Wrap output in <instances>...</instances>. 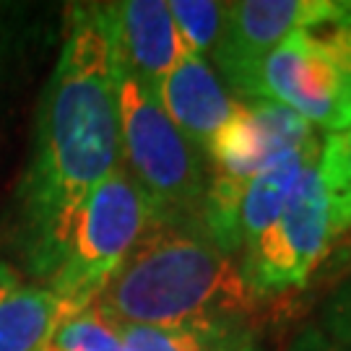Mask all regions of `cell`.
Listing matches in <instances>:
<instances>
[{
	"label": "cell",
	"instance_id": "11",
	"mask_svg": "<svg viewBox=\"0 0 351 351\" xmlns=\"http://www.w3.org/2000/svg\"><path fill=\"white\" fill-rule=\"evenodd\" d=\"M60 323L63 304L50 289L29 287L0 263V351H42Z\"/></svg>",
	"mask_w": 351,
	"mask_h": 351
},
{
	"label": "cell",
	"instance_id": "19",
	"mask_svg": "<svg viewBox=\"0 0 351 351\" xmlns=\"http://www.w3.org/2000/svg\"><path fill=\"white\" fill-rule=\"evenodd\" d=\"M216 351H261V343H258L252 330L242 328L237 336H232V339L226 341V343H221Z\"/></svg>",
	"mask_w": 351,
	"mask_h": 351
},
{
	"label": "cell",
	"instance_id": "12",
	"mask_svg": "<svg viewBox=\"0 0 351 351\" xmlns=\"http://www.w3.org/2000/svg\"><path fill=\"white\" fill-rule=\"evenodd\" d=\"M320 159V141L313 136L302 146L291 149L281 159L268 164L255 177L247 180L242 203H239V234H242V250L263 234L268 226L284 213L287 203L291 201L294 190L300 185L307 167Z\"/></svg>",
	"mask_w": 351,
	"mask_h": 351
},
{
	"label": "cell",
	"instance_id": "17",
	"mask_svg": "<svg viewBox=\"0 0 351 351\" xmlns=\"http://www.w3.org/2000/svg\"><path fill=\"white\" fill-rule=\"evenodd\" d=\"M320 333L341 351H351V276L328 294L320 310Z\"/></svg>",
	"mask_w": 351,
	"mask_h": 351
},
{
	"label": "cell",
	"instance_id": "16",
	"mask_svg": "<svg viewBox=\"0 0 351 351\" xmlns=\"http://www.w3.org/2000/svg\"><path fill=\"white\" fill-rule=\"evenodd\" d=\"M42 351H125V346L112 323L97 307H88L55 328Z\"/></svg>",
	"mask_w": 351,
	"mask_h": 351
},
{
	"label": "cell",
	"instance_id": "8",
	"mask_svg": "<svg viewBox=\"0 0 351 351\" xmlns=\"http://www.w3.org/2000/svg\"><path fill=\"white\" fill-rule=\"evenodd\" d=\"M313 136V125L284 104L239 99L224 128L208 143L206 156L213 164V172L250 180Z\"/></svg>",
	"mask_w": 351,
	"mask_h": 351
},
{
	"label": "cell",
	"instance_id": "10",
	"mask_svg": "<svg viewBox=\"0 0 351 351\" xmlns=\"http://www.w3.org/2000/svg\"><path fill=\"white\" fill-rule=\"evenodd\" d=\"M156 97L177 130L203 156L234 110V99L226 94L219 73H213L211 65L185 47L156 86Z\"/></svg>",
	"mask_w": 351,
	"mask_h": 351
},
{
	"label": "cell",
	"instance_id": "14",
	"mask_svg": "<svg viewBox=\"0 0 351 351\" xmlns=\"http://www.w3.org/2000/svg\"><path fill=\"white\" fill-rule=\"evenodd\" d=\"M317 177L326 193L333 237L339 239L351 229V128L328 133L320 141Z\"/></svg>",
	"mask_w": 351,
	"mask_h": 351
},
{
	"label": "cell",
	"instance_id": "2",
	"mask_svg": "<svg viewBox=\"0 0 351 351\" xmlns=\"http://www.w3.org/2000/svg\"><path fill=\"white\" fill-rule=\"evenodd\" d=\"M252 291L198 219L151 221L91 307L128 326L245 323Z\"/></svg>",
	"mask_w": 351,
	"mask_h": 351
},
{
	"label": "cell",
	"instance_id": "3",
	"mask_svg": "<svg viewBox=\"0 0 351 351\" xmlns=\"http://www.w3.org/2000/svg\"><path fill=\"white\" fill-rule=\"evenodd\" d=\"M114 75L120 156L149 201L151 221L198 219L208 185L203 154L177 130L154 88L120 71Z\"/></svg>",
	"mask_w": 351,
	"mask_h": 351
},
{
	"label": "cell",
	"instance_id": "6",
	"mask_svg": "<svg viewBox=\"0 0 351 351\" xmlns=\"http://www.w3.org/2000/svg\"><path fill=\"white\" fill-rule=\"evenodd\" d=\"M333 239L330 211L315 162L302 175L284 213L239 252V274L255 300L302 289L328 258Z\"/></svg>",
	"mask_w": 351,
	"mask_h": 351
},
{
	"label": "cell",
	"instance_id": "5",
	"mask_svg": "<svg viewBox=\"0 0 351 351\" xmlns=\"http://www.w3.org/2000/svg\"><path fill=\"white\" fill-rule=\"evenodd\" d=\"M149 224V201L120 164L78 206L47 278V289L63 304L65 320L86 313L97 302Z\"/></svg>",
	"mask_w": 351,
	"mask_h": 351
},
{
	"label": "cell",
	"instance_id": "7",
	"mask_svg": "<svg viewBox=\"0 0 351 351\" xmlns=\"http://www.w3.org/2000/svg\"><path fill=\"white\" fill-rule=\"evenodd\" d=\"M336 0H242L226 5L224 26L213 47V63L242 99L252 75L278 45L302 26L336 13Z\"/></svg>",
	"mask_w": 351,
	"mask_h": 351
},
{
	"label": "cell",
	"instance_id": "1",
	"mask_svg": "<svg viewBox=\"0 0 351 351\" xmlns=\"http://www.w3.org/2000/svg\"><path fill=\"white\" fill-rule=\"evenodd\" d=\"M120 164L117 75L104 5H75L39 101L21 182L26 255L37 276L50 278L78 206Z\"/></svg>",
	"mask_w": 351,
	"mask_h": 351
},
{
	"label": "cell",
	"instance_id": "9",
	"mask_svg": "<svg viewBox=\"0 0 351 351\" xmlns=\"http://www.w3.org/2000/svg\"><path fill=\"white\" fill-rule=\"evenodd\" d=\"M114 71L143 81L156 91L162 78L177 63L182 42L177 37L169 3L125 0L104 3Z\"/></svg>",
	"mask_w": 351,
	"mask_h": 351
},
{
	"label": "cell",
	"instance_id": "15",
	"mask_svg": "<svg viewBox=\"0 0 351 351\" xmlns=\"http://www.w3.org/2000/svg\"><path fill=\"white\" fill-rule=\"evenodd\" d=\"M226 5L229 3H213V0H172L169 3L177 37L185 50L203 60L206 55H213V47L224 26Z\"/></svg>",
	"mask_w": 351,
	"mask_h": 351
},
{
	"label": "cell",
	"instance_id": "13",
	"mask_svg": "<svg viewBox=\"0 0 351 351\" xmlns=\"http://www.w3.org/2000/svg\"><path fill=\"white\" fill-rule=\"evenodd\" d=\"M110 320V317H107ZM125 351H216L237 336L245 323H195V326H128L114 323Z\"/></svg>",
	"mask_w": 351,
	"mask_h": 351
},
{
	"label": "cell",
	"instance_id": "4",
	"mask_svg": "<svg viewBox=\"0 0 351 351\" xmlns=\"http://www.w3.org/2000/svg\"><path fill=\"white\" fill-rule=\"evenodd\" d=\"M247 99L284 104L328 133L351 128V3L291 32L258 65Z\"/></svg>",
	"mask_w": 351,
	"mask_h": 351
},
{
	"label": "cell",
	"instance_id": "18",
	"mask_svg": "<svg viewBox=\"0 0 351 351\" xmlns=\"http://www.w3.org/2000/svg\"><path fill=\"white\" fill-rule=\"evenodd\" d=\"M289 351H341V349L320 333V328H304L300 336L291 341Z\"/></svg>",
	"mask_w": 351,
	"mask_h": 351
}]
</instances>
